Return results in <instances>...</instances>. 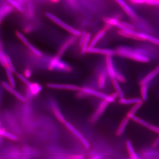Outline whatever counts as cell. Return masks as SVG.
<instances>
[{
  "instance_id": "obj_1",
  "label": "cell",
  "mask_w": 159,
  "mask_h": 159,
  "mask_svg": "<svg viewBox=\"0 0 159 159\" xmlns=\"http://www.w3.org/2000/svg\"><path fill=\"white\" fill-rule=\"evenodd\" d=\"M116 51V55L120 57L142 63H148L159 57L156 49L151 48L119 46Z\"/></svg>"
},
{
  "instance_id": "obj_24",
  "label": "cell",
  "mask_w": 159,
  "mask_h": 159,
  "mask_svg": "<svg viewBox=\"0 0 159 159\" xmlns=\"http://www.w3.org/2000/svg\"><path fill=\"white\" fill-rule=\"evenodd\" d=\"M113 85L114 88L115 89L116 93L118 94V97H119V99H123L125 98L124 96V92L122 90V88L120 85V83L118 82L116 80L114 79L112 80Z\"/></svg>"
},
{
  "instance_id": "obj_44",
  "label": "cell",
  "mask_w": 159,
  "mask_h": 159,
  "mask_svg": "<svg viewBox=\"0 0 159 159\" xmlns=\"http://www.w3.org/2000/svg\"><path fill=\"white\" fill-rule=\"evenodd\" d=\"M32 75V72L31 70L29 68L25 69L24 72V75L27 78H29L31 77Z\"/></svg>"
},
{
  "instance_id": "obj_34",
  "label": "cell",
  "mask_w": 159,
  "mask_h": 159,
  "mask_svg": "<svg viewBox=\"0 0 159 159\" xmlns=\"http://www.w3.org/2000/svg\"><path fill=\"white\" fill-rule=\"evenodd\" d=\"M6 56L7 54H5L2 48H0V64L4 67L7 68L6 63Z\"/></svg>"
},
{
  "instance_id": "obj_38",
  "label": "cell",
  "mask_w": 159,
  "mask_h": 159,
  "mask_svg": "<svg viewBox=\"0 0 159 159\" xmlns=\"http://www.w3.org/2000/svg\"><path fill=\"white\" fill-rule=\"evenodd\" d=\"M6 63H7V68L10 69L13 73H15L16 69L15 68L14 66H13V63L11 61L10 57L8 55L6 56Z\"/></svg>"
},
{
  "instance_id": "obj_22",
  "label": "cell",
  "mask_w": 159,
  "mask_h": 159,
  "mask_svg": "<svg viewBox=\"0 0 159 159\" xmlns=\"http://www.w3.org/2000/svg\"><path fill=\"white\" fill-rule=\"evenodd\" d=\"M107 75H108L106 70L100 72L98 78V84L99 88L103 89L105 86Z\"/></svg>"
},
{
  "instance_id": "obj_10",
  "label": "cell",
  "mask_w": 159,
  "mask_h": 159,
  "mask_svg": "<svg viewBox=\"0 0 159 159\" xmlns=\"http://www.w3.org/2000/svg\"><path fill=\"white\" fill-rule=\"evenodd\" d=\"M2 85L3 88L5 89L6 91H8L10 93L12 94L16 98H17L21 102H25L26 101V97L20 93L18 91L15 89L14 88L11 86L9 83L2 81Z\"/></svg>"
},
{
  "instance_id": "obj_21",
  "label": "cell",
  "mask_w": 159,
  "mask_h": 159,
  "mask_svg": "<svg viewBox=\"0 0 159 159\" xmlns=\"http://www.w3.org/2000/svg\"><path fill=\"white\" fill-rule=\"evenodd\" d=\"M125 145L130 159H140L135 151L133 145L130 141L127 140L125 142Z\"/></svg>"
},
{
  "instance_id": "obj_9",
  "label": "cell",
  "mask_w": 159,
  "mask_h": 159,
  "mask_svg": "<svg viewBox=\"0 0 159 159\" xmlns=\"http://www.w3.org/2000/svg\"><path fill=\"white\" fill-rule=\"evenodd\" d=\"M159 74V65L140 80L139 84L141 85L143 84H148L150 85L152 81H153Z\"/></svg>"
},
{
  "instance_id": "obj_18",
  "label": "cell",
  "mask_w": 159,
  "mask_h": 159,
  "mask_svg": "<svg viewBox=\"0 0 159 159\" xmlns=\"http://www.w3.org/2000/svg\"><path fill=\"white\" fill-rule=\"evenodd\" d=\"M143 102L141 98L138 97H133V98H126L119 99V102L122 105H134L137 103Z\"/></svg>"
},
{
  "instance_id": "obj_40",
  "label": "cell",
  "mask_w": 159,
  "mask_h": 159,
  "mask_svg": "<svg viewBox=\"0 0 159 159\" xmlns=\"http://www.w3.org/2000/svg\"><path fill=\"white\" fill-rule=\"evenodd\" d=\"M100 49L99 48L93 47L89 48V47L86 51V53H92V54H99Z\"/></svg>"
},
{
  "instance_id": "obj_14",
  "label": "cell",
  "mask_w": 159,
  "mask_h": 159,
  "mask_svg": "<svg viewBox=\"0 0 159 159\" xmlns=\"http://www.w3.org/2000/svg\"><path fill=\"white\" fill-rule=\"evenodd\" d=\"M80 90L87 94L89 96H90V95L91 96H93L94 97L101 98V99H106L108 96V95H107V94L98 92V91L89 88H81L80 89Z\"/></svg>"
},
{
  "instance_id": "obj_30",
  "label": "cell",
  "mask_w": 159,
  "mask_h": 159,
  "mask_svg": "<svg viewBox=\"0 0 159 159\" xmlns=\"http://www.w3.org/2000/svg\"><path fill=\"white\" fill-rule=\"evenodd\" d=\"M115 80H117L119 83H124L127 81L126 77L124 74L119 70L118 69H116V76H115Z\"/></svg>"
},
{
  "instance_id": "obj_28",
  "label": "cell",
  "mask_w": 159,
  "mask_h": 159,
  "mask_svg": "<svg viewBox=\"0 0 159 159\" xmlns=\"http://www.w3.org/2000/svg\"><path fill=\"white\" fill-rule=\"evenodd\" d=\"M6 1L7 2L9 3L14 8V9H16L17 11L21 13H24V8L16 0H6Z\"/></svg>"
},
{
  "instance_id": "obj_33",
  "label": "cell",
  "mask_w": 159,
  "mask_h": 159,
  "mask_svg": "<svg viewBox=\"0 0 159 159\" xmlns=\"http://www.w3.org/2000/svg\"><path fill=\"white\" fill-rule=\"evenodd\" d=\"M16 37L23 43L24 45H25L27 47L29 45L30 43H29V41L27 39V38L25 36V35L22 33H21V32H20L19 31H17L16 32Z\"/></svg>"
},
{
  "instance_id": "obj_8",
  "label": "cell",
  "mask_w": 159,
  "mask_h": 159,
  "mask_svg": "<svg viewBox=\"0 0 159 159\" xmlns=\"http://www.w3.org/2000/svg\"><path fill=\"white\" fill-rule=\"evenodd\" d=\"M47 86L50 89H54L66 90L79 91L81 88L78 86L70 84H62L50 83L47 84Z\"/></svg>"
},
{
  "instance_id": "obj_43",
  "label": "cell",
  "mask_w": 159,
  "mask_h": 159,
  "mask_svg": "<svg viewBox=\"0 0 159 159\" xmlns=\"http://www.w3.org/2000/svg\"><path fill=\"white\" fill-rule=\"evenodd\" d=\"M118 33L121 36H123V37L127 38H132L133 35L131 34H129L128 32H125V31H122V30H120L118 31Z\"/></svg>"
},
{
  "instance_id": "obj_25",
  "label": "cell",
  "mask_w": 159,
  "mask_h": 159,
  "mask_svg": "<svg viewBox=\"0 0 159 159\" xmlns=\"http://www.w3.org/2000/svg\"><path fill=\"white\" fill-rule=\"evenodd\" d=\"M105 33L106 30H104H104H101V31L98 32L97 34V35L94 37V38L92 40V41L90 43L89 47V48L95 47V46L98 43V42H99V41L101 39V38L104 36V34H105Z\"/></svg>"
},
{
  "instance_id": "obj_3",
  "label": "cell",
  "mask_w": 159,
  "mask_h": 159,
  "mask_svg": "<svg viewBox=\"0 0 159 159\" xmlns=\"http://www.w3.org/2000/svg\"><path fill=\"white\" fill-rule=\"evenodd\" d=\"M60 57L56 56L51 60L48 65V69L50 70H57L59 71H70V67L64 63L60 60Z\"/></svg>"
},
{
  "instance_id": "obj_49",
  "label": "cell",
  "mask_w": 159,
  "mask_h": 159,
  "mask_svg": "<svg viewBox=\"0 0 159 159\" xmlns=\"http://www.w3.org/2000/svg\"><path fill=\"white\" fill-rule=\"evenodd\" d=\"M16 1H17L23 7V6L25 5V3L27 2V0H16Z\"/></svg>"
},
{
  "instance_id": "obj_55",
  "label": "cell",
  "mask_w": 159,
  "mask_h": 159,
  "mask_svg": "<svg viewBox=\"0 0 159 159\" xmlns=\"http://www.w3.org/2000/svg\"><path fill=\"white\" fill-rule=\"evenodd\" d=\"M151 1V0H146V2H147V1Z\"/></svg>"
},
{
  "instance_id": "obj_20",
  "label": "cell",
  "mask_w": 159,
  "mask_h": 159,
  "mask_svg": "<svg viewBox=\"0 0 159 159\" xmlns=\"http://www.w3.org/2000/svg\"><path fill=\"white\" fill-rule=\"evenodd\" d=\"M150 84H143L140 85L141 98L143 102H145L148 100V92H149Z\"/></svg>"
},
{
  "instance_id": "obj_32",
  "label": "cell",
  "mask_w": 159,
  "mask_h": 159,
  "mask_svg": "<svg viewBox=\"0 0 159 159\" xmlns=\"http://www.w3.org/2000/svg\"><path fill=\"white\" fill-rule=\"evenodd\" d=\"M2 137H5L6 139H9L12 141H15L17 142L19 140V138L17 135L15 134L12 133V132H9V131H7L6 130H5L4 133L3 134Z\"/></svg>"
},
{
  "instance_id": "obj_36",
  "label": "cell",
  "mask_w": 159,
  "mask_h": 159,
  "mask_svg": "<svg viewBox=\"0 0 159 159\" xmlns=\"http://www.w3.org/2000/svg\"><path fill=\"white\" fill-rule=\"evenodd\" d=\"M116 27L119 28L120 30L125 31V32H128V33H129V34H131L132 35H134V34L135 33H136V31H135L134 30L126 28V27L122 25L120 22H119V24L117 25Z\"/></svg>"
},
{
  "instance_id": "obj_26",
  "label": "cell",
  "mask_w": 159,
  "mask_h": 159,
  "mask_svg": "<svg viewBox=\"0 0 159 159\" xmlns=\"http://www.w3.org/2000/svg\"><path fill=\"white\" fill-rule=\"evenodd\" d=\"M139 33L141 36L144 38L145 41H148L154 44L159 46V39L152 36L147 33H142V32H139Z\"/></svg>"
},
{
  "instance_id": "obj_6",
  "label": "cell",
  "mask_w": 159,
  "mask_h": 159,
  "mask_svg": "<svg viewBox=\"0 0 159 159\" xmlns=\"http://www.w3.org/2000/svg\"><path fill=\"white\" fill-rule=\"evenodd\" d=\"M109 103L108 101L105 99H103V101L100 102L99 106L97 107V110L91 117L90 121L92 123H95L99 120L102 114L104 113Z\"/></svg>"
},
{
  "instance_id": "obj_41",
  "label": "cell",
  "mask_w": 159,
  "mask_h": 159,
  "mask_svg": "<svg viewBox=\"0 0 159 159\" xmlns=\"http://www.w3.org/2000/svg\"><path fill=\"white\" fill-rule=\"evenodd\" d=\"M84 156L82 154H72L67 157V159H84Z\"/></svg>"
},
{
  "instance_id": "obj_58",
  "label": "cell",
  "mask_w": 159,
  "mask_h": 159,
  "mask_svg": "<svg viewBox=\"0 0 159 159\" xmlns=\"http://www.w3.org/2000/svg\"><path fill=\"white\" fill-rule=\"evenodd\" d=\"M158 1H159V0H158Z\"/></svg>"
},
{
  "instance_id": "obj_16",
  "label": "cell",
  "mask_w": 159,
  "mask_h": 159,
  "mask_svg": "<svg viewBox=\"0 0 159 159\" xmlns=\"http://www.w3.org/2000/svg\"><path fill=\"white\" fill-rule=\"evenodd\" d=\"M116 2L122 7L125 12L132 18L135 19L137 17L136 14L133 9L129 6L124 0H115Z\"/></svg>"
},
{
  "instance_id": "obj_27",
  "label": "cell",
  "mask_w": 159,
  "mask_h": 159,
  "mask_svg": "<svg viewBox=\"0 0 159 159\" xmlns=\"http://www.w3.org/2000/svg\"><path fill=\"white\" fill-rule=\"evenodd\" d=\"M6 75H7V78H8L9 84L12 87L15 88L16 86V82L15 79L13 72L10 69L6 68Z\"/></svg>"
},
{
  "instance_id": "obj_15",
  "label": "cell",
  "mask_w": 159,
  "mask_h": 159,
  "mask_svg": "<svg viewBox=\"0 0 159 159\" xmlns=\"http://www.w3.org/2000/svg\"><path fill=\"white\" fill-rule=\"evenodd\" d=\"M51 107H52V110L54 112V115L56 117L57 120L60 122H61L62 124H64L66 122V118L64 116L61 111H60L58 106L56 104V102L53 101L51 102Z\"/></svg>"
},
{
  "instance_id": "obj_35",
  "label": "cell",
  "mask_w": 159,
  "mask_h": 159,
  "mask_svg": "<svg viewBox=\"0 0 159 159\" xmlns=\"http://www.w3.org/2000/svg\"><path fill=\"white\" fill-rule=\"evenodd\" d=\"M27 47L36 56H38V57H42V56L43 54L42 52L30 43L29 44V45L27 46Z\"/></svg>"
},
{
  "instance_id": "obj_37",
  "label": "cell",
  "mask_w": 159,
  "mask_h": 159,
  "mask_svg": "<svg viewBox=\"0 0 159 159\" xmlns=\"http://www.w3.org/2000/svg\"><path fill=\"white\" fill-rule=\"evenodd\" d=\"M17 77L22 82L24 83L27 87L29 86L31 84V82L27 78V77H25L23 74H17Z\"/></svg>"
},
{
  "instance_id": "obj_52",
  "label": "cell",
  "mask_w": 159,
  "mask_h": 159,
  "mask_svg": "<svg viewBox=\"0 0 159 159\" xmlns=\"http://www.w3.org/2000/svg\"><path fill=\"white\" fill-rule=\"evenodd\" d=\"M2 137L1 136H0V145H1V143H2Z\"/></svg>"
},
{
  "instance_id": "obj_5",
  "label": "cell",
  "mask_w": 159,
  "mask_h": 159,
  "mask_svg": "<svg viewBox=\"0 0 159 159\" xmlns=\"http://www.w3.org/2000/svg\"><path fill=\"white\" fill-rule=\"evenodd\" d=\"M64 125L67 129L69 131H70L79 140L80 142L82 143L84 147L86 149H88L89 148H90V145L88 141L85 139V137L79 131L77 130V129L74 127L73 125H72L70 122H67V121L66 122Z\"/></svg>"
},
{
  "instance_id": "obj_50",
  "label": "cell",
  "mask_w": 159,
  "mask_h": 159,
  "mask_svg": "<svg viewBox=\"0 0 159 159\" xmlns=\"http://www.w3.org/2000/svg\"><path fill=\"white\" fill-rule=\"evenodd\" d=\"M101 157L99 155L94 156L91 159H101Z\"/></svg>"
},
{
  "instance_id": "obj_4",
  "label": "cell",
  "mask_w": 159,
  "mask_h": 159,
  "mask_svg": "<svg viewBox=\"0 0 159 159\" xmlns=\"http://www.w3.org/2000/svg\"><path fill=\"white\" fill-rule=\"evenodd\" d=\"M21 152L16 147H9L0 152V159H18Z\"/></svg>"
},
{
  "instance_id": "obj_2",
  "label": "cell",
  "mask_w": 159,
  "mask_h": 159,
  "mask_svg": "<svg viewBox=\"0 0 159 159\" xmlns=\"http://www.w3.org/2000/svg\"><path fill=\"white\" fill-rule=\"evenodd\" d=\"M46 16L51 20L53 21L54 22L56 23L58 25L62 27L63 29H65L67 31L71 33L75 36H80L81 34V32L79 30L74 29L73 27L69 25L66 23L63 22L57 16H55L54 14L50 12H46L45 13Z\"/></svg>"
},
{
  "instance_id": "obj_31",
  "label": "cell",
  "mask_w": 159,
  "mask_h": 159,
  "mask_svg": "<svg viewBox=\"0 0 159 159\" xmlns=\"http://www.w3.org/2000/svg\"><path fill=\"white\" fill-rule=\"evenodd\" d=\"M91 38V34L90 33H88L85 40L83 43L82 45L81 46V53L82 54L86 53L87 50L88 48L89 45V44Z\"/></svg>"
},
{
  "instance_id": "obj_17",
  "label": "cell",
  "mask_w": 159,
  "mask_h": 159,
  "mask_svg": "<svg viewBox=\"0 0 159 159\" xmlns=\"http://www.w3.org/2000/svg\"><path fill=\"white\" fill-rule=\"evenodd\" d=\"M130 120L131 119L126 116L122 119V121L119 124L118 128L117 129L116 132V134L117 136H121L123 134Z\"/></svg>"
},
{
  "instance_id": "obj_7",
  "label": "cell",
  "mask_w": 159,
  "mask_h": 159,
  "mask_svg": "<svg viewBox=\"0 0 159 159\" xmlns=\"http://www.w3.org/2000/svg\"><path fill=\"white\" fill-rule=\"evenodd\" d=\"M131 120L138 123L139 125H142L145 128L148 129L152 131L154 133H156L157 134H159V127L153 124H151L150 123L147 122L146 120H144L142 118L138 117L136 116H134L131 119Z\"/></svg>"
},
{
  "instance_id": "obj_47",
  "label": "cell",
  "mask_w": 159,
  "mask_h": 159,
  "mask_svg": "<svg viewBox=\"0 0 159 159\" xmlns=\"http://www.w3.org/2000/svg\"><path fill=\"white\" fill-rule=\"evenodd\" d=\"M134 2L137 3H144L146 2V0H130Z\"/></svg>"
},
{
  "instance_id": "obj_19",
  "label": "cell",
  "mask_w": 159,
  "mask_h": 159,
  "mask_svg": "<svg viewBox=\"0 0 159 159\" xmlns=\"http://www.w3.org/2000/svg\"><path fill=\"white\" fill-rule=\"evenodd\" d=\"M76 39H76V37H72V38L68 40L67 41V42H66L63 45L62 47H61V48L60 49L59 51L58 52V53H57V56L59 57H61V56L63 55V54H64L66 51L69 48V47H70L71 45L73 44L76 41Z\"/></svg>"
},
{
  "instance_id": "obj_42",
  "label": "cell",
  "mask_w": 159,
  "mask_h": 159,
  "mask_svg": "<svg viewBox=\"0 0 159 159\" xmlns=\"http://www.w3.org/2000/svg\"><path fill=\"white\" fill-rule=\"evenodd\" d=\"M87 32L86 31H84L81 32V35H80V46H82L83 43L84 42L85 40L86 37Z\"/></svg>"
},
{
  "instance_id": "obj_11",
  "label": "cell",
  "mask_w": 159,
  "mask_h": 159,
  "mask_svg": "<svg viewBox=\"0 0 159 159\" xmlns=\"http://www.w3.org/2000/svg\"><path fill=\"white\" fill-rule=\"evenodd\" d=\"M14 8L5 1V2L0 4V24L4 19L11 14Z\"/></svg>"
},
{
  "instance_id": "obj_46",
  "label": "cell",
  "mask_w": 159,
  "mask_h": 159,
  "mask_svg": "<svg viewBox=\"0 0 159 159\" xmlns=\"http://www.w3.org/2000/svg\"><path fill=\"white\" fill-rule=\"evenodd\" d=\"M121 24H122V25H123V26H125V27H126V28H128V29H132V30H134L135 29L134 26L133 25H131V24H129V23L125 22H121Z\"/></svg>"
},
{
  "instance_id": "obj_45",
  "label": "cell",
  "mask_w": 159,
  "mask_h": 159,
  "mask_svg": "<svg viewBox=\"0 0 159 159\" xmlns=\"http://www.w3.org/2000/svg\"><path fill=\"white\" fill-rule=\"evenodd\" d=\"M146 3L148 5L159 6V1L158 0H151V1H147Z\"/></svg>"
},
{
  "instance_id": "obj_57",
  "label": "cell",
  "mask_w": 159,
  "mask_h": 159,
  "mask_svg": "<svg viewBox=\"0 0 159 159\" xmlns=\"http://www.w3.org/2000/svg\"><path fill=\"white\" fill-rule=\"evenodd\" d=\"M3 1H6V0H3Z\"/></svg>"
},
{
  "instance_id": "obj_56",
  "label": "cell",
  "mask_w": 159,
  "mask_h": 159,
  "mask_svg": "<svg viewBox=\"0 0 159 159\" xmlns=\"http://www.w3.org/2000/svg\"><path fill=\"white\" fill-rule=\"evenodd\" d=\"M1 43H0V48H1Z\"/></svg>"
},
{
  "instance_id": "obj_48",
  "label": "cell",
  "mask_w": 159,
  "mask_h": 159,
  "mask_svg": "<svg viewBox=\"0 0 159 159\" xmlns=\"http://www.w3.org/2000/svg\"><path fill=\"white\" fill-rule=\"evenodd\" d=\"M159 145V137L156 140V141L154 142L153 146L154 147H157Z\"/></svg>"
},
{
  "instance_id": "obj_23",
  "label": "cell",
  "mask_w": 159,
  "mask_h": 159,
  "mask_svg": "<svg viewBox=\"0 0 159 159\" xmlns=\"http://www.w3.org/2000/svg\"><path fill=\"white\" fill-rule=\"evenodd\" d=\"M143 103L144 102H142L134 105L131 108L130 110L129 111L126 116L131 119L134 116H136L138 112L142 108Z\"/></svg>"
},
{
  "instance_id": "obj_51",
  "label": "cell",
  "mask_w": 159,
  "mask_h": 159,
  "mask_svg": "<svg viewBox=\"0 0 159 159\" xmlns=\"http://www.w3.org/2000/svg\"><path fill=\"white\" fill-rule=\"evenodd\" d=\"M2 128V120L0 119V128Z\"/></svg>"
},
{
  "instance_id": "obj_53",
  "label": "cell",
  "mask_w": 159,
  "mask_h": 159,
  "mask_svg": "<svg viewBox=\"0 0 159 159\" xmlns=\"http://www.w3.org/2000/svg\"><path fill=\"white\" fill-rule=\"evenodd\" d=\"M52 1H53V2H56L57 1V0H52Z\"/></svg>"
},
{
  "instance_id": "obj_29",
  "label": "cell",
  "mask_w": 159,
  "mask_h": 159,
  "mask_svg": "<svg viewBox=\"0 0 159 159\" xmlns=\"http://www.w3.org/2000/svg\"><path fill=\"white\" fill-rule=\"evenodd\" d=\"M99 54H102L106 56H110L113 57L115 55H116V50L112 49H100Z\"/></svg>"
},
{
  "instance_id": "obj_12",
  "label": "cell",
  "mask_w": 159,
  "mask_h": 159,
  "mask_svg": "<svg viewBox=\"0 0 159 159\" xmlns=\"http://www.w3.org/2000/svg\"><path fill=\"white\" fill-rule=\"evenodd\" d=\"M106 66L107 71L110 78L111 80L115 79L116 68L114 65L112 57L107 56L106 57Z\"/></svg>"
},
{
  "instance_id": "obj_54",
  "label": "cell",
  "mask_w": 159,
  "mask_h": 159,
  "mask_svg": "<svg viewBox=\"0 0 159 159\" xmlns=\"http://www.w3.org/2000/svg\"><path fill=\"white\" fill-rule=\"evenodd\" d=\"M18 159H19V158ZM21 159H26V158H22Z\"/></svg>"
},
{
  "instance_id": "obj_39",
  "label": "cell",
  "mask_w": 159,
  "mask_h": 159,
  "mask_svg": "<svg viewBox=\"0 0 159 159\" xmlns=\"http://www.w3.org/2000/svg\"><path fill=\"white\" fill-rule=\"evenodd\" d=\"M104 21L106 24H109L112 26H116L119 23V21L117 19L111 18H105L104 19Z\"/></svg>"
},
{
  "instance_id": "obj_13",
  "label": "cell",
  "mask_w": 159,
  "mask_h": 159,
  "mask_svg": "<svg viewBox=\"0 0 159 159\" xmlns=\"http://www.w3.org/2000/svg\"><path fill=\"white\" fill-rule=\"evenodd\" d=\"M27 95H29V98L37 96L42 90V86L37 83H31L29 86L27 87Z\"/></svg>"
}]
</instances>
